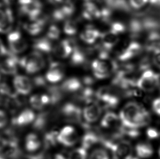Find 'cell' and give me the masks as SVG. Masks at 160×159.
Here are the masks:
<instances>
[{
    "label": "cell",
    "mask_w": 160,
    "mask_h": 159,
    "mask_svg": "<svg viewBox=\"0 0 160 159\" xmlns=\"http://www.w3.org/2000/svg\"><path fill=\"white\" fill-rule=\"evenodd\" d=\"M151 62H152V59L149 58L148 55L144 56L140 59L138 65L136 66V69L140 72H144L146 70L150 69Z\"/></svg>",
    "instance_id": "34"
},
{
    "label": "cell",
    "mask_w": 160,
    "mask_h": 159,
    "mask_svg": "<svg viewBox=\"0 0 160 159\" xmlns=\"http://www.w3.org/2000/svg\"><path fill=\"white\" fill-rule=\"evenodd\" d=\"M135 152L138 157L147 159L152 157L154 153V149L150 144L141 143L135 147Z\"/></svg>",
    "instance_id": "29"
},
{
    "label": "cell",
    "mask_w": 160,
    "mask_h": 159,
    "mask_svg": "<svg viewBox=\"0 0 160 159\" xmlns=\"http://www.w3.org/2000/svg\"><path fill=\"white\" fill-rule=\"evenodd\" d=\"M47 1H49V0H47Z\"/></svg>",
    "instance_id": "51"
},
{
    "label": "cell",
    "mask_w": 160,
    "mask_h": 159,
    "mask_svg": "<svg viewBox=\"0 0 160 159\" xmlns=\"http://www.w3.org/2000/svg\"><path fill=\"white\" fill-rule=\"evenodd\" d=\"M103 107L97 100H94L84 104L82 108V121L90 125L100 120L102 115Z\"/></svg>",
    "instance_id": "6"
},
{
    "label": "cell",
    "mask_w": 160,
    "mask_h": 159,
    "mask_svg": "<svg viewBox=\"0 0 160 159\" xmlns=\"http://www.w3.org/2000/svg\"><path fill=\"white\" fill-rule=\"evenodd\" d=\"M59 114L67 122L79 123L82 121V108L75 103L64 104L61 107Z\"/></svg>",
    "instance_id": "8"
},
{
    "label": "cell",
    "mask_w": 160,
    "mask_h": 159,
    "mask_svg": "<svg viewBox=\"0 0 160 159\" xmlns=\"http://www.w3.org/2000/svg\"><path fill=\"white\" fill-rule=\"evenodd\" d=\"M20 11L28 16L30 20L38 16L42 13L43 5L39 0H18Z\"/></svg>",
    "instance_id": "10"
},
{
    "label": "cell",
    "mask_w": 160,
    "mask_h": 159,
    "mask_svg": "<svg viewBox=\"0 0 160 159\" xmlns=\"http://www.w3.org/2000/svg\"><path fill=\"white\" fill-rule=\"evenodd\" d=\"M47 21V18L30 20V21L24 24V29L29 34L32 35H37L43 30Z\"/></svg>",
    "instance_id": "20"
},
{
    "label": "cell",
    "mask_w": 160,
    "mask_h": 159,
    "mask_svg": "<svg viewBox=\"0 0 160 159\" xmlns=\"http://www.w3.org/2000/svg\"><path fill=\"white\" fill-rule=\"evenodd\" d=\"M118 35L110 30L101 34L102 46L106 50H112L119 42Z\"/></svg>",
    "instance_id": "22"
},
{
    "label": "cell",
    "mask_w": 160,
    "mask_h": 159,
    "mask_svg": "<svg viewBox=\"0 0 160 159\" xmlns=\"http://www.w3.org/2000/svg\"><path fill=\"white\" fill-rule=\"evenodd\" d=\"M148 3L153 7L160 8V0H149Z\"/></svg>",
    "instance_id": "43"
},
{
    "label": "cell",
    "mask_w": 160,
    "mask_h": 159,
    "mask_svg": "<svg viewBox=\"0 0 160 159\" xmlns=\"http://www.w3.org/2000/svg\"><path fill=\"white\" fill-rule=\"evenodd\" d=\"M8 40L11 50L17 54L24 52L28 47L27 42L18 31L10 33L8 35Z\"/></svg>",
    "instance_id": "12"
},
{
    "label": "cell",
    "mask_w": 160,
    "mask_h": 159,
    "mask_svg": "<svg viewBox=\"0 0 160 159\" xmlns=\"http://www.w3.org/2000/svg\"><path fill=\"white\" fill-rule=\"evenodd\" d=\"M152 61L154 65L160 69V49L152 53Z\"/></svg>",
    "instance_id": "40"
},
{
    "label": "cell",
    "mask_w": 160,
    "mask_h": 159,
    "mask_svg": "<svg viewBox=\"0 0 160 159\" xmlns=\"http://www.w3.org/2000/svg\"><path fill=\"white\" fill-rule=\"evenodd\" d=\"M118 115L121 124L126 128L139 129L147 126L151 121L149 112L136 102L126 104Z\"/></svg>",
    "instance_id": "1"
},
{
    "label": "cell",
    "mask_w": 160,
    "mask_h": 159,
    "mask_svg": "<svg viewBox=\"0 0 160 159\" xmlns=\"http://www.w3.org/2000/svg\"><path fill=\"white\" fill-rule=\"evenodd\" d=\"M32 84L30 78L25 76H17L13 80V85L16 91L22 96L30 94L32 89Z\"/></svg>",
    "instance_id": "15"
},
{
    "label": "cell",
    "mask_w": 160,
    "mask_h": 159,
    "mask_svg": "<svg viewBox=\"0 0 160 159\" xmlns=\"http://www.w3.org/2000/svg\"><path fill=\"white\" fill-rule=\"evenodd\" d=\"M35 113L32 109H24L12 119V124L18 127H23L32 124L35 119Z\"/></svg>",
    "instance_id": "16"
},
{
    "label": "cell",
    "mask_w": 160,
    "mask_h": 159,
    "mask_svg": "<svg viewBox=\"0 0 160 159\" xmlns=\"http://www.w3.org/2000/svg\"><path fill=\"white\" fill-rule=\"evenodd\" d=\"M108 152L105 147H97L92 150L87 159H111Z\"/></svg>",
    "instance_id": "30"
},
{
    "label": "cell",
    "mask_w": 160,
    "mask_h": 159,
    "mask_svg": "<svg viewBox=\"0 0 160 159\" xmlns=\"http://www.w3.org/2000/svg\"><path fill=\"white\" fill-rule=\"evenodd\" d=\"M3 143V140L2 138L0 136V148H1V147L2 146Z\"/></svg>",
    "instance_id": "47"
},
{
    "label": "cell",
    "mask_w": 160,
    "mask_h": 159,
    "mask_svg": "<svg viewBox=\"0 0 160 159\" xmlns=\"http://www.w3.org/2000/svg\"></svg>",
    "instance_id": "52"
},
{
    "label": "cell",
    "mask_w": 160,
    "mask_h": 159,
    "mask_svg": "<svg viewBox=\"0 0 160 159\" xmlns=\"http://www.w3.org/2000/svg\"><path fill=\"white\" fill-rule=\"evenodd\" d=\"M43 143L37 133H31L25 138L24 147L27 152L31 154L38 152L42 147Z\"/></svg>",
    "instance_id": "19"
},
{
    "label": "cell",
    "mask_w": 160,
    "mask_h": 159,
    "mask_svg": "<svg viewBox=\"0 0 160 159\" xmlns=\"http://www.w3.org/2000/svg\"><path fill=\"white\" fill-rule=\"evenodd\" d=\"M19 60L15 57L10 56L0 63V72L7 75H13L17 72Z\"/></svg>",
    "instance_id": "24"
},
{
    "label": "cell",
    "mask_w": 160,
    "mask_h": 159,
    "mask_svg": "<svg viewBox=\"0 0 160 159\" xmlns=\"http://www.w3.org/2000/svg\"><path fill=\"white\" fill-rule=\"evenodd\" d=\"M105 7L111 10H117L122 12H129L131 7L127 0H102Z\"/></svg>",
    "instance_id": "27"
},
{
    "label": "cell",
    "mask_w": 160,
    "mask_h": 159,
    "mask_svg": "<svg viewBox=\"0 0 160 159\" xmlns=\"http://www.w3.org/2000/svg\"><path fill=\"white\" fill-rule=\"evenodd\" d=\"M87 1H90V0H87Z\"/></svg>",
    "instance_id": "50"
},
{
    "label": "cell",
    "mask_w": 160,
    "mask_h": 159,
    "mask_svg": "<svg viewBox=\"0 0 160 159\" xmlns=\"http://www.w3.org/2000/svg\"><path fill=\"white\" fill-rule=\"evenodd\" d=\"M13 21L11 10L0 3V33H6L10 31Z\"/></svg>",
    "instance_id": "17"
},
{
    "label": "cell",
    "mask_w": 160,
    "mask_h": 159,
    "mask_svg": "<svg viewBox=\"0 0 160 159\" xmlns=\"http://www.w3.org/2000/svg\"><path fill=\"white\" fill-rule=\"evenodd\" d=\"M136 87L144 92L155 91L160 85V75L149 69L143 72L136 80Z\"/></svg>",
    "instance_id": "5"
},
{
    "label": "cell",
    "mask_w": 160,
    "mask_h": 159,
    "mask_svg": "<svg viewBox=\"0 0 160 159\" xmlns=\"http://www.w3.org/2000/svg\"><path fill=\"white\" fill-rule=\"evenodd\" d=\"M145 50L153 53L160 49V33L158 30L150 31L146 39Z\"/></svg>",
    "instance_id": "18"
},
{
    "label": "cell",
    "mask_w": 160,
    "mask_h": 159,
    "mask_svg": "<svg viewBox=\"0 0 160 159\" xmlns=\"http://www.w3.org/2000/svg\"><path fill=\"white\" fill-rule=\"evenodd\" d=\"M88 157V150L80 146L71 150L67 159H87Z\"/></svg>",
    "instance_id": "32"
},
{
    "label": "cell",
    "mask_w": 160,
    "mask_h": 159,
    "mask_svg": "<svg viewBox=\"0 0 160 159\" xmlns=\"http://www.w3.org/2000/svg\"><path fill=\"white\" fill-rule=\"evenodd\" d=\"M32 84L35 85L37 87H45L46 85V78H44L42 76L36 77L33 79Z\"/></svg>",
    "instance_id": "39"
},
{
    "label": "cell",
    "mask_w": 160,
    "mask_h": 159,
    "mask_svg": "<svg viewBox=\"0 0 160 159\" xmlns=\"http://www.w3.org/2000/svg\"><path fill=\"white\" fill-rule=\"evenodd\" d=\"M49 159H67V158L62 154H55L51 157Z\"/></svg>",
    "instance_id": "44"
},
{
    "label": "cell",
    "mask_w": 160,
    "mask_h": 159,
    "mask_svg": "<svg viewBox=\"0 0 160 159\" xmlns=\"http://www.w3.org/2000/svg\"><path fill=\"white\" fill-rule=\"evenodd\" d=\"M19 63L28 73L39 72L46 65V61L42 53L35 50L19 61Z\"/></svg>",
    "instance_id": "2"
},
{
    "label": "cell",
    "mask_w": 160,
    "mask_h": 159,
    "mask_svg": "<svg viewBox=\"0 0 160 159\" xmlns=\"http://www.w3.org/2000/svg\"><path fill=\"white\" fill-rule=\"evenodd\" d=\"M8 123V117L4 111L0 110V129L4 128Z\"/></svg>",
    "instance_id": "41"
},
{
    "label": "cell",
    "mask_w": 160,
    "mask_h": 159,
    "mask_svg": "<svg viewBox=\"0 0 160 159\" xmlns=\"http://www.w3.org/2000/svg\"><path fill=\"white\" fill-rule=\"evenodd\" d=\"M3 140V143L0 148V155L6 159L20 158L22 154L18 139Z\"/></svg>",
    "instance_id": "9"
},
{
    "label": "cell",
    "mask_w": 160,
    "mask_h": 159,
    "mask_svg": "<svg viewBox=\"0 0 160 159\" xmlns=\"http://www.w3.org/2000/svg\"><path fill=\"white\" fill-rule=\"evenodd\" d=\"M0 159H6V158H5L4 157H3L2 156H1V155H0Z\"/></svg>",
    "instance_id": "48"
},
{
    "label": "cell",
    "mask_w": 160,
    "mask_h": 159,
    "mask_svg": "<svg viewBox=\"0 0 160 159\" xmlns=\"http://www.w3.org/2000/svg\"><path fill=\"white\" fill-rule=\"evenodd\" d=\"M33 47L36 51L40 53H49L52 52L53 46L48 37H42L35 40L33 44Z\"/></svg>",
    "instance_id": "28"
},
{
    "label": "cell",
    "mask_w": 160,
    "mask_h": 159,
    "mask_svg": "<svg viewBox=\"0 0 160 159\" xmlns=\"http://www.w3.org/2000/svg\"><path fill=\"white\" fill-rule=\"evenodd\" d=\"M79 135L77 130L71 125H67L58 131V144L66 147H71L78 142Z\"/></svg>",
    "instance_id": "7"
},
{
    "label": "cell",
    "mask_w": 160,
    "mask_h": 159,
    "mask_svg": "<svg viewBox=\"0 0 160 159\" xmlns=\"http://www.w3.org/2000/svg\"><path fill=\"white\" fill-rule=\"evenodd\" d=\"M158 154H159V157H160V147L159 149V150H158Z\"/></svg>",
    "instance_id": "49"
},
{
    "label": "cell",
    "mask_w": 160,
    "mask_h": 159,
    "mask_svg": "<svg viewBox=\"0 0 160 159\" xmlns=\"http://www.w3.org/2000/svg\"><path fill=\"white\" fill-rule=\"evenodd\" d=\"M127 27L125 24L120 21H114L110 23L109 30L119 35L126 31Z\"/></svg>",
    "instance_id": "35"
},
{
    "label": "cell",
    "mask_w": 160,
    "mask_h": 159,
    "mask_svg": "<svg viewBox=\"0 0 160 159\" xmlns=\"http://www.w3.org/2000/svg\"><path fill=\"white\" fill-rule=\"evenodd\" d=\"M152 108L154 112L160 116V97L155 99L152 103Z\"/></svg>",
    "instance_id": "42"
},
{
    "label": "cell",
    "mask_w": 160,
    "mask_h": 159,
    "mask_svg": "<svg viewBox=\"0 0 160 159\" xmlns=\"http://www.w3.org/2000/svg\"><path fill=\"white\" fill-rule=\"evenodd\" d=\"M78 29V25L77 21L68 19L66 21L63 26L64 32L68 35H75Z\"/></svg>",
    "instance_id": "31"
},
{
    "label": "cell",
    "mask_w": 160,
    "mask_h": 159,
    "mask_svg": "<svg viewBox=\"0 0 160 159\" xmlns=\"http://www.w3.org/2000/svg\"><path fill=\"white\" fill-rule=\"evenodd\" d=\"M29 103L33 110L41 112L45 111L46 109L42 103L41 94L32 95L29 99Z\"/></svg>",
    "instance_id": "33"
},
{
    "label": "cell",
    "mask_w": 160,
    "mask_h": 159,
    "mask_svg": "<svg viewBox=\"0 0 160 159\" xmlns=\"http://www.w3.org/2000/svg\"><path fill=\"white\" fill-rule=\"evenodd\" d=\"M7 51L6 50L5 48L4 47L2 44L0 42V56L2 55H5L7 54Z\"/></svg>",
    "instance_id": "45"
},
{
    "label": "cell",
    "mask_w": 160,
    "mask_h": 159,
    "mask_svg": "<svg viewBox=\"0 0 160 159\" xmlns=\"http://www.w3.org/2000/svg\"><path fill=\"white\" fill-rule=\"evenodd\" d=\"M149 3V0H129L128 3L131 7L136 10L143 8Z\"/></svg>",
    "instance_id": "37"
},
{
    "label": "cell",
    "mask_w": 160,
    "mask_h": 159,
    "mask_svg": "<svg viewBox=\"0 0 160 159\" xmlns=\"http://www.w3.org/2000/svg\"><path fill=\"white\" fill-rule=\"evenodd\" d=\"M142 49V45L139 42L131 41L117 53V58L122 62L128 61L138 56Z\"/></svg>",
    "instance_id": "11"
},
{
    "label": "cell",
    "mask_w": 160,
    "mask_h": 159,
    "mask_svg": "<svg viewBox=\"0 0 160 159\" xmlns=\"http://www.w3.org/2000/svg\"><path fill=\"white\" fill-rule=\"evenodd\" d=\"M101 137L98 133L88 130L85 133L81 139V146L87 150L93 148L99 143H101Z\"/></svg>",
    "instance_id": "21"
},
{
    "label": "cell",
    "mask_w": 160,
    "mask_h": 159,
    "mask_svg": "<svg viewBox=\"0 0 160 159\" xmlns=\"http://www.w3.org/2000/svg\"><path fill=\"white\" fill-rule=\"evenodd\" d=\"M82 81L77 77H70L65 80L60 88L63 93H76L82 87Z\"/></svg>",
    "instance_id": "23"
},
{
    "label": "cell",
    "mask_w": 160,
    "mask_h": 159,
    "mask_svg": "<svg viewBox=\"0 0 160 159\" xmlns=\"http://www.w3.org/2000/svg\"><path fill=\"white\" fill-rule=\"evenodd\" d=\"M96 100L108 109L117 107L120 102V96L116 90L108 86L101 87L95 91Z\"/></svg>",
    "instance_id": "3"
},
{
    "label": "cell",
    "mask_w": 160,
    "mask_h": 159,
    "mask_svg": "<svg viewBox=\"0 0 160 159\" xmlns=\"http://www.w3.org/2000/svg\"><path fill=\"white\" fill-rule=\"evenodd\" d=\"M100 126L102 129L112 132V134L123 138L124 127L121 124L118 115L112 111L106 112L100 119Z\"/></svg>",
    "instance_id": "4"
},
{
    "label": "cell",
    "mask_w": 160,
    "mask_h": 159,
    "mask_svg": "<svg viewBox=\"0 0 160 159\" xmlns=\"http://www.w3.org/2000/svg\"><path fill=\"white\" fill-rule=\"evenodd\" d=\"M64 69L62 63L57 62H51L48 71L46 75V80L51 83H58L63 78Z\"/></svg>",
    "instance_id": "14"
},
{
    "label": "cell",
    "mask_w": 160,
    "mask_h": 159,
    "mask_svg": "<svg viewBox=\"0 0 160 159\" xmlns=\"http://www.w3.org/2000/svg\"><path fill=\"white\" fill-rule=\"evenodd\" d=\"M61 35V30L56 25H52L50 26L47 31V37L51 40H55L59 39Z\"/></svg>",
    "instance_id": "36"
},
{
    "label": "cell",
    "mask_w": 160,
    "mask_h": 159,
    "mask_svg": "<svg viewBox=\"0 0 160 159\" xmlns=\"http://www.w3.org/2000/svg\"><path fill=\"white\" fill-rule=\"evenodd\" d=\"M101 33L93 26H88L80 35V38L85 43L92 44L100 37Z\"/></svg>",
    "instance_id": "26"
},
{
    "label": "cell",
    "mask_w": 160,
    "mask_h": 159,
    "mask_svg": "<svg viewBox=\"0 0 160 159\" xmlns=\"http://www.w3.org/2000/svg\"><path fill=\"white\" fill-rule=\"evenodd\" d=\"M70 56L71 64L75 66H80L86 62L88 54L87 50H83L82 49L76 46Z\"/></svg>",
    "instance_id": "25"
},
{
    "label": "cell",
    "mask_w": 160,
    "mask_h": 159,
    "mask_svg": "<svg viewBox=\"0 0 160 159\" xmlns=\"http://www.w3.org/2000/svg\"><path fill=\"white\" fill-rule=\"evenodd\" d=\"M76 46L74 40L65 39L53 46L52 52L57 58H66L70 56Z\"/></svg>",
    "instance_id": "13"
},
{
    "label": "cell",
    "mask_w": 160,
    "mask_h": 159,
    "mask_svg": "<svg viewBox=\"0 0 160 159\" xmlns=\"http://www.w3.org/2000/svg\"><path fill=\"white\" fill-rule=\"evenodd\" d=\"M71 0H55V2L61 3H63L66 2H69Z\"/></svg>",
    "instance_id": "46"
},
{
    "label": "cell",
    "mask_w": 160,
    "mask_h": 159,
    "mask_svg": "<svg viewBox=\"0 0 160 159\" xmlns=\"http://www.w3.org/2000/svg\"><path fill=\"white\" fill-rule=\"evenodd\" d=\"M146 134L147 137L151 140L157 139L160 136V132L154 128H150L148 129Z\"/></svg>",
    "instance_id": "38"
}]
</instances>
